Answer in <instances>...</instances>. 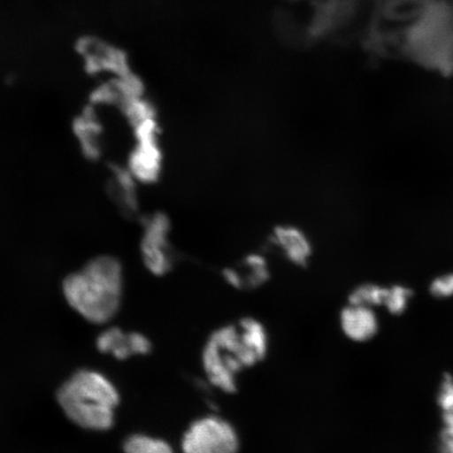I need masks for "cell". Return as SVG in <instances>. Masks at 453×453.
Masks as SVG:
<instances>
[{
    "instance_id": "cell-9",
    "label": "cell",
    "mask_w": 453,
    "mask_h": 453,
    "mask_svg": "<svg viewBox=\"0 0 453 453\" xmlns=\"http://www.w3.org/2000/svg\"><path fill=\"white\" fill-rule=\"evenodd\" d=\"M272 242L288 262L303 267L309 263L313 246L310 237L298 226L283 225L276 226Z\"/></svg>"
},
{
    "instance_id": "cell-10",
    "label": "cell",
    "mask_w": 453,
    "mask_h": 453,
    "mask_svg": "<svg viewBox=\"0 0 453 453\" xmlns=\"http://www.w3.org/2000/svg\"><path fill=\"white\" fill-rule=\"evenodd\" d=\"M344 335L356 342H365L376 336L379 324L375 311L365 305L350 304L340 316Z\"/></svg>"
},
{
    "instance_id": "cell-4",
    "label": "cell",
    "mask_w": 453,
    "mask_h": 453,
    "mask_svg": "<svg viewBox=\"0 0 453 453\" xmlns=\"http://www.w3.org/2000/svg\"><path fill=\"white\" fill-rule=\"evenodd\" d=\"M257 364V357L247 348L240 327L235 326L215 331L203 352V366L209 382L224 393H234L237 373Z\"/></svg>"
},
{
    "instance_id": "cell-19",
    "label": "cell",
    "mask_w": 453,
    "mask_h": 453,
    "mask_svg": "<svg viewBox=\"0 0 453 453\" xmlns=\"http://www.w3.org/2000/svg\"><path fill=\"white\" fill-rule=\"evenodd\" d=\"M445 427L441 434L453 438V412H445L443 417Z\"/></svg>"
},
{
    "instance_id": "cell-12",
    "label": "cell",
    "mask_w": 453,
    "mask_h": 453,
    "mask_svg": "<svg viewBox=\"0 0 453 453\" xmlns=\"http://www.w3.org/2000/svg\"><path fill=\"white\" fill-rule=\"evenodd\" d=\"M239 327L248 349L259 362L263 361L269 349L268 334L264 326L257 319H245L240 322Z\"/></svg>"
},
{
    "instance_id": "cell-7",
    "label": "cell",
    "mask_w": 453,
    "mask_h": 453,
    "mask_svg": "<svg viewBox=\"0 0 453 453\" xmlns=\"http://www.w3.org/2000/svg\"><path fill=\"white\" fill-rule=\"evenodd\" d=\"M169 219L158 213L147 226L142 254L144 264L152 274L162 276L173 268V259L168 250Z\"/></svg>"
},
{
    "instance_id": "cell-18",
    "label": "cell",
    "mask_w": 453,
    "mask_h": 453,
    "mask_svg": "<svg viewBox=\"0 0 453 453\" xmlns=\"http://www.w3.org/2000/svg\"><path fill=\"white\" fill-rule=\"evenodd\" d=\"M438 403L444 412H453V378L449 373L441 383Z\"/></svg>"
},
{
    "instance_id": "cell-13",
    "label": "cell",
    "mask_w": 453,
    "mask_h": 453,
    "mask_svg": "<svg viewBox=\"0 0 453 453\" xmlns=\"http://www.w3.org/2000/svg\"><path fill=\"white\" fill-rule=\"evenodd\" d=\"M126 453H174L166 441L149 437L145 434H133L123 444Z\"/></svg>"
},
{
    "instance_id": "cell-3",
    "label": "cell",
    "mask_w": 453,
    "mask_h": 453,
    "mask_svg": "<svg viewBox=\"0 0 453 453\" xmlns=\"http://www.w3.org/2000/svg\"><path fill=\"white\" fill-rule=\"evenodd\" d=\"M411 60L443 75L453 73V0H429L403 37Z\"/></svg>"
},
{
    "instance_id": "cell-17",
    "label": "cell",
    "mask_w": 453,
    "mask_h": 453,
    "mask_svg": "<svg viewBox=\"0 0 453 453\" xmlns=\"http://www.w3.org/2000/svg\"><path fill=\"white\" fill-rule=\"evenodd\" d=\"M429 291L437 298L453 296V273L437 277L430 285Z\"/></svg>"
},
{
    "instance_id": "cell-8",
    "label": "cell",
    "mask_w": 453,
    "mask_h": 453,
    "mask_svg": "<svg viewBox=\"0 0 453 453\" xmlns=\"http://www.w3.org/2000/svg\"><path fill=\"white\" fill-rule=\"evenodd\" d=\"M157 124L147 119L138 126L140 145L130 157V168L135 178L143 182H154L160 175L162 156L156 141Z\"/></svg>"
},
{
    "instance_id": "cell-5",
    "label": "cell",
    "mask_w": 453,
    "mask_h": 453,
    "mask_svg": "<svg viewBox=\"0 0 453 453\" xmlns=\"http://www.w3.org/2000/svg\"><path fill=\"white\" fill-rule=\"evenodd\" d=\"M183 453H237L240 435L234 425L217 416L198 418L182 439Z\"/></svg>"
},
{
    "instance_id": "cell-1",
    "label": "cell",
    "mask_w": 453,
    "mask_h": 453,
    "mask_svg": "<svg viewBox=\"0 0 453 453\" xmlns=\"http://www.w3.org/2000/svg\"><path fill=\"white\" fill-rule=\"evenodd\" d=\"M62 291L67 303L84 319L96 325L106 324L120 308L122 265L117 258L102 255L67 276Z\"/></svg>"
},
{
    "instance_id": "cell-16",
    "label": "cell",
    "mask_w": 453,
    "mask_h": 453,
    "mask_svg": "<svg viewBox=\"0 0 453 453\" xmlns=\"http://www.w3.org/2000/svg\"><path fill=\"white\" fill-rule=\"evenodd\" d=\"M412 292L411 288L403 286L389 288L388 296L385 307L393 315H401L409 305Z\"/></svg>"
},
{
    "instance_id": "cell-11",
    "label": "cell",
    "mask_w": 453,
    "mask_h": 453,
    "mask_svg": "<svg viewBox=\"0 0 453 453\" xmlns=\"http://www.w3.org/2000/svg\"><path fill=\"white\" fill-rule=\"evenodd\" d=\"M97 348L101 353L111 354L119 360L134 355L132 333H123L119 327H111L100 334Z\"/></svg>"
},
{
    "instance_id": "cell-20",
    "label": "cell",
    "mask_w": 453,
    "mask_h": 453,
    "mask_svg": "<svg viewBox=\"0 0 453 453\" xmlns=\"http://www.w3.org/2000/svg\"><path fill=\"white\" fill-rule=\"evenodd\" d=\"M441 453H453V438L441 434Z\"/></svg>"
},
{
    "instance_id": "cell-15",
    "label": "cell",
    "mask_w": 453,
    "mask_h": 453,
    "mask_svg": "<svg viewBox=\"0 0 453 453\" xmlns=\"http://www.w3.org/2000/svg\"><path fill=\"white\" fill-rule=\"evenodd\" d=\"M242 268L246 271L245 287H258L269 279V264L262 254L248 255L243 260Z\"/></svg>"
},
{
    "instance_id": "cell-14",
    "label": "cell",
    "mask_w": 453,
    "mask_h": 453,
    "mask_svg": "<svg viewBox=\"0 0 453 453\" xmlns=\"http://www.w3.org/2000/svg\"><path fill=\"white\" fill-rule=\"evenodd\" d=\"M389 288L377 285H362L356 288L349 296V303L357 305H365V307H377V305H385L388 296Z\"/></svg>"
},
{
    "instance_id": "cell-2",
    "label": "cell",
    "mask_w": 453,
    "mask_h": 453,
    "mask_svg": "<svg viewBox=\"0 0 453 453\" xmlns=\"http://www.w3.org/2000/svg\"><path fill=\"white\" fill-rule=\"evenodd\" d=\"M57 399L73 424L93 432H106L112 427L120 402L115 385L92 370L73 373L61 385Z\"/></svg>"
},
{
    "instance_id": "cell-6",
    "label": "cell",
    "mask_w": 453,
    "mask_h": 453,
    "mask_svg": "<svg viewBox=\"0 0 453 453\" xmlns=\"http://www.w3.org/2000/svg\"><path fill=\"white\" fill-rule=\"evenodd\" d=\"M76 52L84 61L85 71L88 73H111L116 78L132 75L128 55L126 50L95 35L79 37Z\"/></svg>"
}]
</instances>
